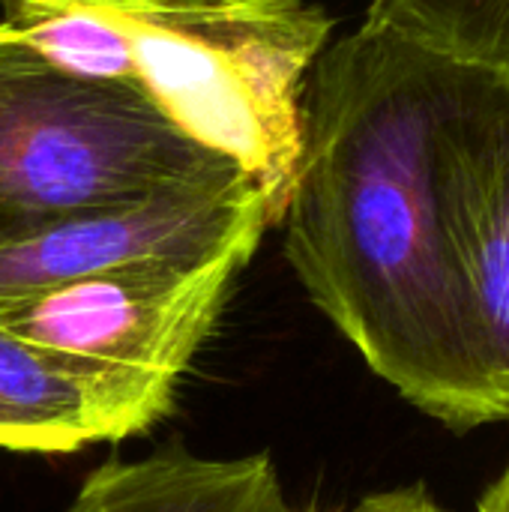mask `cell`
<instances>
[{
	"mask_svg": "<svg viewBox=\"0 0 509 512\" xmlns=\"http://www.w3.org/2000/svg\"><path fill=\"white\" fill-rule=\"evenodd\" d=\"M273 228L261 189L237 168L147 201L0 231V309L63 282L132 264L198 261Z\"/></svg>",
	"mask_w": 509,
	"mask_h": 512,
	"instance_id": "obj_5",
	"label": "cell"
},
{
	"mask_svg": "<svg viewBox=\"0 0 509 512\" xmlns=\"http://www.w3.org/2000/svg\"><path fill=\"white\" fill-rule=\"evenodd\" d=\"M264 237L198 261H132L0 309V330L39 351L87 402L102 441L159 426L219 327Z\"/></svg>",
	"mask_w": 509,
	"mask_h": 512,
	"instance_id": "obj_3",
	"label": "cell"
},
{
	"mask_svg": "<svg viewBox=\"0 0 509 512\" xmlns=\"http://www.w3.org/2000/svg\"><path fill=\"white\" fill-rule=\"evenodd\" d=\"M99 441L81 393L39 351L0 330V450L66 456Z\"/></svg>",
	"mask_w": 509,
	"mask_h": 512,
	"instance_id": "obj_8",
	"label": "cell"
},
{
	"mask_svg": "<svg viewBox=\"0 0 509 512\" xmlns=\"http://www.w3.org/2000/svg\"><path fill=\"white\" fill-rule=\"evenodd\" d=\"M444 219L492 372L509 390V81L486 72L444 141Z\"/></svg>",
	"mask_w": 509,
	"mask_h": 512,
	"instance_id": "obj_6",
	"label": "cell"
},
{
	"mask_svg": "<svg viewBox=\"0 0 509 512\" xmlns=\"http://www.w3.org/2000/svg\"><path fill=\"white\" fill-rule=\"evenodd\" d=\"M93 3L123 36L132 87L237 165L282 225L303 156L306 75L330 42V12L315 0Z\"/></svg>",
	"mask_w": 509,
	"mask_h": 512,
	"instance_id": "obj_2",
	"label": "cell"
},
{
	"mask_svg": "<svg viewBox=\"0 0 509 512\" xmlns=\"http://www.w3.org/2000/svg\"><path fill=\"white\" fill-rule=\"evenodd\" d=\"M486 69L363 21L303 96L285 258L324 318L450 432L507 423L444 219V141Z\"/></svg>",
	"mask_w": 509,
	"mask_h": 512,
	"instance_id": "obj_1",
	"label": "cell"
},
{
	"mask_svg": "<svg viewBox=\"0 0 509 512\" xmlns=\"http://www.w3.org/2000/svg\"><path fill=\"white\" fill-rule=\"evenodd\" d=\"M237 171L123 84L0 42V231L147 201Z\"/></svg>",
	"mask_w": 509,
	"mask_h": 512,
	"instance_id": "obj_4",
	"label": "cell"
},
{
	"mask_svg": "<svg viewBox=\"0 0 509 512\" xmlns=\"http://www.w3.org/2000/svg\"><path fill=\"white\" fill-rule=\"evenodd\" d=\"M351 512H450L444 510L426 486H405V489H390V492H375L363 498Z\"/></svg>",
	"mask_w": 509,
	"mask_h": 512,
	"instance_id": "obj_10",
	"label": "cell"
},
{
	"mask_svg": "<svg viewBox=\"0 0 509 512\" xmlns=\"http://www.w3.org/2000/svg\"><path fill=\"white\" fill-rule=\"evenodd\" d=\"M63 512H291L270 453L195 456L171 444L141 459H108Z\"/></svg>",
	"mask_w": 509,
	"mask_h": 512,
	"instance_id": "obj_7",
	"label": "cell"
},
{
	"mask_svg": "<svg viewBox=\"0 0 509 512\" xmlns=\"http://www.w3.org/2000/svg\"><path fill=\"white\" fill-rule=\"evenodd\" d=\"M366 18L509 81V0H372Z\"/></svg>",
	"mask_w": 509,
	"mask_h": 512,
	"instance_id": "obj_9",
	"label": "cell"
},
{
	"mask_svg": "<svg viewBox=\"0 0 509 512\" xmlns=\"http://www.w3.org/2000/svg\"><path fill=\"white\" fill-rule=\"evenodd\" d=\"M477 512H509V465L504 474L483 492Z\"/></svg>",
	"mask_w": 509,
	"mask_h": 512,
	"instance_id": "obj_11",
	"label": "cell"
},
{
	"mask_svg": "<svg viewBox=\"0 0 509 512\" xmlns=\"http://www.w3.org/2000/svg\"><path fill=\"white\" fill-rule=\"evenodd\" d=\"M291 512H294V510H291Z\"/></svg>",
	"mask_w": 509,
	"mask_h": 512,
	"instance_id": "obj_12",
	"label": "cell"
}]
</instances>
